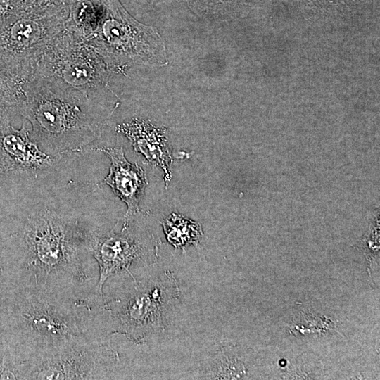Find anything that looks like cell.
<instances>
[{
  "mask_svg": "<svg viewBox=\"0 0 380 380\" xmlns=\"http://www.w3.org/2000/svg\"><path fill=\"white\" fill-rule=\"evenodd\" d=\"M93 235L47 207L23 217L9 212L0 220L2 281L57 293L83 284Z\"/></svg>",
  "mask_w": 380,
  "mask_h": 380,
  "instance_id": "obj_1",
  "label": "cell"
},
{
  "mask_svg": "<svg viewBox=\"0 0 380 380\" xmlns=\"http://www.w3.org/2000/svg\"><path fill=\"white\" fill-rule=\"evenodd\" d=\"M23 90L20 116L31 123L30 137L43 151L59 158L101 137L103 103L39 78L27 80Z\"/></svg>",
  "mask_w": 380,
  "mask_h": 380,
  "instance_id": "obj_2",
  "label": "cell"
},
{
  "mask_svg": "<svg viewBox=\"0 0 380 380\" xmlns=\"http://www.w3.org/2000/svg\"><path fill=\"white\" fill-rule=\"evenodd\" d=\"M110 77L107 64L97 51L65 27L42 52L31 78L44 80L103 103L108 94L113 93Z\"/></svg>",
  "mask_w": 380,
  "mask_h": 380,
  "instance_id": "obj_3",
  "label": "cell"
},
{
  "mask_svg": "<svg viewBox=\"0 0 380 380\" xmlns=\"http://www.w3.org/2000/svg\"><path fill=\"white\" fill-rule=\"evenodd\" d=\"M69 4L44 0L0 28V65L18 80L32 77L49 44L65 27Z\"/></svg>",
  "mask_w": 380,
  "mask_h": 380,
  "instance_id": "obj_4",
  "label": "cell"
},
{
  "mask_svg": "<svg viewBox=\"0 0 380 380\" xmlns=\"http://www.w3.org/2000/svg\"><path fill=\"white\" fill-rule=\"evenodd\" d=\"M134 284V289L127 297L110 300L105 303L104 308L118 322L116 333L141 343L165 330L167 315L180 292L171 271H165L145 283Z\"/></svg>",
  "mask_w": 380,
  "mask_h": 380,
  "instance_id": "obj_5",
  "label": "cell"
},
{
  "mask_svg": "<svg viewBox=\"0 0 380 380\" xmlns=\"http://www.w3.org/2000/svg\"><path fill=\"white\" fill-rule=\"evenodd\" d=\"M137 217H123L118 231L114 227L105 233H94L91 252L99 267L96 286L99 296L102 297L103 285L113 274L125 271L137 284L130 271L132 265L139 260L151 262L157 259L158 242L134 223Z\"/></svg>",
  "mask_w": 380,
  "mask_h": 380,
  "instance_id": "obj_6",
  "label": "cell"
},
{
  "mask_svg": "<svg viewBox=\"0 0 380 380\" xmlns=\"http://www.w3.org/2000/svg\"><path fill=\"white\" fill-rule=\"evenodd\" d=\"M117 358L113 349L81 339L30 359L29 379H101Z\"/></svg>",
  "mask_w": 380,
  "mask_h": 380,
  "instance_id": "obj_7",
  "label": "cell"
},
{
  "mask_svg": "<svg viewBox=\"0 0 380 380\" xmlns=\"http://www.w3.org/2000/svg\"><path fill=\"white\" fill-rule=\"evenodd\" d=\"M27 122L23 118L19 129L12 122L0 123V176L8 194L18 179L36 176L58 160L43 151L31 139Z\"/></svg>",
  "mask_w": 380,
  "mask_h": 380,
  "instance_id": "obj_8",
  "label": "cell"
},
{
  "mask_svg": "<svg viewBox=\"0 0 380 380\" xmlns=\"http://www.w3.org/2000/svg\"><path fill=\"white\" fill-rule=\"evenodd\" d=\"M92 149L106 153L110 160V170L103 183L108 185L114 194L127 205V210L123 217L145 215L139 205L148 185L145 171L137 163L132 164L127 160L122 146Z\"/></svg>",
  "mask_w": 380,
  "mask_h": 380,
  "instance_id": "obj_9",
  "label": "cell"
},
{
  "mask_svg": "<svg viewBox=\"0 0 380 380\" xmlns=\"http://www.w3.org/2000/svg\"><path fill=\"white\" fill-rule=\"evenodd\" d=\"M116 132L129 140L135 152L143 155L153 166L163 170L167 187L172 178L170 167L173 158L165 129L144 120L132 119L118 125Z\"/></svg>",
  "mask_w": 380,
  "mask_h": 380,
  "instance_id": "obj_10",
  "label": "cell"
},
{
  "mask_svg": "<svg viewBox=\"0 0 380 380\" xmlns=\"http://www.w3.org/2000/svg\"><path fill=\"white\" fill-rule=\"evenodd\" d=\"M161 224L167 241L176 248L197 245L203 235L198 222L175 213L165 218Z\"/></svg>",
  "mask_w": 380,
  "mask_h": 380,
  "instance_id": "obj_11",
  "label": "cell"
},
{
  "mask_svg": "<svg viewBox=\"0 0 380 380\" xmlns=\"http://www.w3.org/2000/svg\"><path fill=\"white\" fill-rule=\"evenodd\" d=\"M262 0H186L189 8L203 18H223L240 14Z\"/></svg>",
  "mask_w": 380,
  "mask_h": 380,
  "instance_id": "obj_12",
  "label": "cell"
},
{
  "mask_svg": "<svg viewBox=\"0 0 380 380\" xmlns=\"http://www.w3.org/2000/svg\"><path fill=\"white\" fill-rule=\"evenodd\" d=\"M23 84L0 65V123H13L20 116L24 99Z\"/></svg>",
  "mask_w": 380,
  "mask_h": 380,
  "instance_id": "obj_13",
  "label": "cell"
},
{
  "mask_svg": "<svg viewBox=\"0 0 380 380\" xmlns=\"http://www.w3.org/2000/svg\"><path fill=\"white\" fill-rule=\"evenodd\" d=\"M29 360L9 343L0 342V379H29Z\"/></svg>",
  "mask_w": 380,
  "mask_h": 380,
  "instance_id": "obj_14",
  "label": "cell"
},
{
  "mask_svg": "<svg viewBox=\"0 0 380 380\" xmlns=\"http://www.w3.org/2000/svg\"><path fill=\"white\" fill-rule=\"evenodd\" d=\"M44 0H0V28Z\"/></svg>",
  "mask_w": 380,
  "mask_h": 380,
  "instance_id": "obj_15",
  "label": "cell"
},
{
  "mask_svg": "<svg viewBox=\"0 0 380 380\" xmlns=\"http://www.w3.org/2000/svg\"><path fill=\"white\" fill-rule=\"evenodd\" d=\"M319 10L346 11L356 6L362 0H308Z\"/></svg>",
  "mask_w": 380,
  "mask_h": 380,
  "instance_id": "obj_16",
  "label": "cell"
},
{
  "mask_svg": "<svg viewBox=\"0 0 380 380\" xmlns=\"http://www.w3.org/2000/svg\"><path fill=\"white\" fill-rule=\"evenodd\" d=\"M177 0H122L125 4L132 8H149L167 4Z\"/></svg>",
  "mask_w": 380,
  "mask_h": 380,
  "instance_id": "obj_17",
  "label": "cell"
},
{
  "mask_svg": "<svg viewBox=\"0 0 380 380\" xmlns=\"http://www.w3.org/2000/svg\"><path fill=\"white\" fill-rule=\"evenodd\" d=\"M8 203L7 191L0 176V218L5 214Z\"/></svg>",
  "mask_w": 380,
  "mask_h": 380,
  "instance_id": "obj_18",
  "label": "cell"
},
{
  "mask_svg": "<svg viewBox=\"0 0 380 380\" xmlns=\"http://www.w3.org/2000/svg\"><path fill=\"white\" fill-rule=\"evenodd\" d=\"M66 1L68 2L69 4H70L72 2H74L77 0H66Z\"/></svg>",
  "mask_w": 380,
  "mask_h": 380,
  "instance_id": "obj_19",
  "label": "cell"
},
{
  "mask_svg": "<svg viewBox=\"0 0 380 380\" xmlns=\"http://www.w3.org/2000/svg\"><path fill=\"white\" fill-rule=\"evenodd\" d=\"M0 278H1V268H0Z\"/></svg>",
  "mask_w": 380,
  "mask_h": 380,
  "instance_id": "obj_20",
  "label": "cell"
},
{
  "mask_svg": "<svg viewBox=\"0 0 380 380\" xmlns=\"http://www.w3.org/2000/svg\"><path fill=\"white\" fill-rule=\"evenodd\" d=\"M66 1V0H65ZM68 2V1H67Z\"/></svg>",
  "mask_w": 380,
  "mask_h": 380,
  "instance_id": "obj_21",
  "label": "cell"
}]
</instances>
